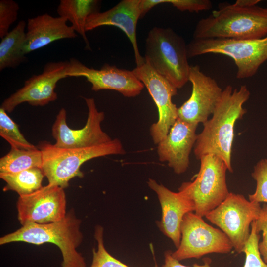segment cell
<instances>
[{
	"label": "cell",
	"mask_w": 267,
	"mask_h": 267,
	"mask_svg": "<svg viewBox=\"0 0 267 267\" xmlns=\"http://www.w3.org/2000/svg\"><path fill=\"white\" fill-rule=\"evenodd\" d=\"M250 95L246 85H242L238 89H233L230 85H228L223 89L212 117L203 124V130L197 134L194 146V153L197 159L206 154L215 155L225 162L230 173L233 172L231 152L234 126L246 113L243 105Z\"/></svg>",
	"instance_id": "obj_1"
},
{
	"label": "cell",
	"mask_w": 267,
	"mask_h": 267,
	"mask_svg": "<svg viewBox=\"0 0 267 267\" xmlns=\"http://www.w3.org/2000/svg\"><path fill=\"white\" fill-rule=\"evenodd\" d=\"M188 58L187 44L173 30L154 27L149 31L145 42L144 59L177 89L189 81L191 65Z\"/></svg>",
	"instance_id": "obj_5"
},
{
	"label": "cell",
	"mask_w": 267,
	"mask_h": 267,
	"mask_svg": "<svg viewBox=\"0 0 267 267\" xmlns=\"http://www.w3.org/2000/svg\"><path fill=\"white\" fill-rule=\"evenodd\" d=\"M259 1L260 0H237L234 3L241 6H250L257 5Z\"/></svg>",
	"instance_id": "obj_32"
},
{
	"label": "cell",
	"mask_w": 267,
	"mask_h": 267,
	"mask_svg": "<svg viewBox=\"0 0 267 267\" xmlns=\"http://www.w3.org/2000/svg\"><path fill=\"white\" fill-rule=\"evenodd\" d=\"M147 184L157 194L161 207V219L157 225L177 248L181 240V223L187 213L194 212V202L184 191L173 192L153 179L149 178Z\"/></svg>",
	"instance_id": "obj_16"
},
{
	"label": "cell",
	"mask_w": 267,
	"mask_h": 267,
	"mask_svg": "<svg viewBox=\"0 0 267 267\" xmlns=\"http://www.w3.org/2000/svg\"><path fill=\"white\" fill-rule=\"evenodd\" d=\"M42 153L38 147L25 149L11 147L0 159V173L14 174L33 168L42 169Z\"/></svg>",
	"instance_id": "obj_22"
},
{
	"label": "cell",
	"mask_w": 267,
	"mask_h": 267,
	"mask_svg": "<svg viewBox=\"0 0 267 267\" xmlns=\"http://www.w3.org/2000/svg\"><path fill=\"white\" fill-rule=\"evenodd\" d=\"M88 109L87 122L80 129L70 128L66 122V110L62 108L57 114L52 127V135L56 147L75 148L90 147L110 141L112 139L101 128L105 115L99 111L94 98H84Z\"/></svg>",
	"instance_id": "obj_12"
},
{
	"label": "cell",
	"mask_w": 267,
	"mask_h": 267,
	"mask_svg": "<svg viewBox=\"0 0 267 267\" xmlns=\"http://www.w3.org/2000/svg\"><path fill=\"white\" fill-rule=\"evenodd\" d=\"M69 61L67 76L86 78L91 84L93 91L113 90L125 97H132L139 95L144 87L132 70L118 68L107 64L96 69L87 67L76 58H71Z\"/></svg>",
	"instance_id": "obj_15"
},
{
	"label": "cell",
	"mask_w": 267,
	"mask_h": 267,
	"mask_svg": "<svg viewBox=\"0 0 267 267\" xmlns=\"http://www.w3.org/2000/svg\"><path fill=\"white\" fill-rule=\"evenodd\" d=\"M27 24L22 20L1 39L0 43V71L16 68L26 61Z\"/></svg>",
	"instance_id": "obj_20"
},
{
	"label": "cell",
	"mask_w": 267,
	"mask_h": 267,
	"mask_svg": "<svg viewBox=\"0 0 267 267\" xmlns=\"http://www.w3.org/2000/svg\"><path fill=\"white\" fill-rule=\"evenodd\" d=\"M37 147L42 153V170L48 184L64 189L69 186L72 178L83 177L80 168L85 162L97 157L125 153L122 143L118 138L98 145L75 148H59L43 141Z\"/></svg>",
	"instance_id": "obj_4"
},
{
	"label": "cell",
	"mask_w": 267,
	"mask_h": 267,
	"mask_svg": "<svg viewBox=\"0 0 267 267\" xmlns=\"http://www.w3.org/2000/svg\"><path fill=\"white\" fill-rule=\"evenodd\" d=\"M67 20L62 17H53L47 13L29 18L27 23L26 54L45 46L62 39L77 36Z\"/></svg>",
	"instance_id": "obj_19"
},
{
	"label": "cell",
	"mask_w": 267,
	"mask_h": 267,
	"mask_svg": "<svg viewBox=\"0 0 267 267\" xmlns=\"http://www.w3.org/2000/svg\"><path fill=\"white\" fill-rule=\"evenodd\" d=\"M188 58L206 54H219L232 59L236 78L252 77L267 60V36L257 39H193L187 44Z\"/></svg>",
	"instance_id": "obj_6"
},
{
	"label": "cell",
	"mask_w": 267,
	"mask_h": 267,
	"mask_svg": "<svg viewBox=\"0 0 267 267\" xmlns=\"http://www.w3.org/2000/svg\"><path fill=\"white\" fill-rule=\"evenodd\" d=\"M189 81L192 84L190 97L178 108V118L195 125L203 124L212 115L223 89L216 81L205 74L198 65L190 66Z\"/></svg>",
	"instance_id": "obj_14"
},
{
	"label": "cell",
	"mask_w": 267,
	"mask_h": 267,
	"mask_svg": "<svg viewBox=\"0 0 267 267\" xmlns=\"http://www.w3.org/2000/svg\"><path fill=\"white\" fill-rule=\"evenodd\" d=\"M255 222L257 232H262V240L259 243V250L263 260L267 264V204L261 207L259 216Z\"/></svg>",
	"instance_id": "obj_30"
},
{
	"label": "cell",
	"mask_w": 267,
	"mask_h": 267,
	"mask_svg": "<svg viewBox=\"0 0 267 267\" xmlns=\"http://www.w3.org/2000/svg\"><path fill=\"white\" fill-rule=\"evenodd\" d=\"M44 175L41 168H33L14 174L0 173L6 185L3 191L12 190L19 196L32 193L40 189Z\"/></svg>",
	"instance_id": "obj_23"
},
{
	"label": "cell",
	"mask_w": 267,
	"mask_h": 267,
	"mask_svg": "<svg viewBox=\"0 0 267 267\" xmlns=\"http://www.w3.org/2000/svg\"><path fill=\"white\" fill-rule=\"evenodd\" d=\"M200 166L192 181L184 182L178 189L185 192L193 200L194 213L203 217L218 207L229 194L226 180L228 170L225 162L214 154L199 159Z\"/></svg>",
	"instance_id": "obj_7"
},
{
	"label": "cell",
	"mask_w": 267,
	"mask_h": 267,
	"mask_svg": "<svg viewBox=\"0 0 267 267\" xmlns=\"http://www.w3.org/2000/svg\"><path fill=\"white\" fill-rule=\"evenodd\" d=\"M66 209L64 188L49 184L30 194L19 196L17 202L18 219L22 225L59 221L66 216Z\"/></svg>",
	"instance_id": "obj_13"
},
{
	"label": "cell",
	"mask_w": 267,
	"mask_h": 267,
	"mask_svg": "<svg viewBox=\"0 0 267 267\" xmlns=\"http://www.w3.org/2000/svg\"><path fill=\"white\" fill-rule=\"evenodd\" d=\"M94 237L97 243V250H92V261L90 267H130L111 255L105 248L103 228L97 226ZM154 267H159L155 265Z\"/></svg>",
	"instance_id": "obj_26"
},
{
	"label": "cell",
	"mask_w": 267,
	"mask_h": 267,
	"mask_svg": "<svg viewBox=\"0 0 267 267\" xmlns=\"http://www.w3.org/2000/svg\"><path fill=\"white\" fill-rule=\"evenodd\" d=\"M197 125L178 118L166 136L157 144L160 162H166L177 174L184 173L189 164V156L195 144Z\"/></svg>",
	"instance_id": "obj_17"
},
{
	"label": "cell",
	"mask_w": 267,
	"mask_h": 267,
	"mask_svg": "<svg viewBox=\"0 0 267 267\" xmlns=\"http://www.w3.org/2000/svg\"><path fill=\"white\" fill-rule=\"evenodd\" d=\"M81 223L72 210L59 221L45 224L27 223L15 231L1 237L0 245L15 242L37 245L53 243L61 252V267H86L84 257L77 250L83 240Z\"/></svg>",
	"instance_id": "obj_3"
},
{
	"label": "cell",
	"mask_w": 267,
	"mask_h": 267,
	"mask_svg": "<svg viewBox=\"0 0 267 267\" xmlns=\"http://www.w3.org/2000/svg\"><path fill=\"white\" fill-rule=\"evenodd\" d=\"M132 71L146 88L157 107L158 121L150 128L153 141L157 145L166 136L178 118V108L172 99L177 94L178 89L145 60Z\"/></svg>",
	"instance_id": "obj_10"
},
{
	"label": "cell",
	"mask_w": 267,
	"mask_h": 267,
	"mask_svg": "<svg viewBox=\"0 0 267 267\" xmlns=\"http://www.w3.org/2000/svg\"><path fill=\"white\" fill-rule=\"evenodd\" d=\"M261 209L259 203L250 201L242 194L230 192L205 217L226 235L234 250L240 254L243 253L250 235L251 224L258 219Z\"/></svg>",
	"instance_id": "obj_8"
},
{
	"label": "cell",
	"mask_w": 267,
	"mask_h": 267,
	"mask_svg": "<svg viewBox=\"0 0 267 267\" xmlns=\"http://www.w3.org/2000/svg\"><path fill=\"white\" fill-rule=\"evenodd\" d=\"M19 10L18 4L12 0L0 1V38L9 32L11 25L17 20Z\"/></svg>",
	"instance_id": "obj_29"
},
{
	"label": "cell",
	"mask_w": 267,
	"mask_h": 267,
	"mask_svg": "<svg viewBox=\"0 0 267 267\" xmlns=\"http://www.w3.org/2000/svg\"><path fill=\"white\" fill-rule=\"evenodd\" d=\"M141 0H123L112 8L91 14L87 19L86 31L102 26H113L122 30L131 42L134 51L136 66L145 61L140 54L136 38L137 21L141 18Z\"/></svg>",
	"instance_id": "obj_18"
},
{
	"label": "cell",
	"mask_w": 267,
	"mask_h": 267,
	"mask_svg": "<svg viewBox=\"0 0 267 267\" xmlns=\"http://www.w3.org/2000/svg\"><path fill=\"white\" fill-rule=\"evenodd\" d=\"M267 36V8L222 3L198 22L193 39H257Z\"/></svg>",
	"instance_id": "obj_2"
},
{
	"label": "cell",
	"mask_w": 267,
	"mask_h": 267,
	"mask_svg": "<svg viewBox=\"0 0 267 267\" xmlns=\"http://www.w3.org/2000/svg\"><path fill=\"white\" fill-rule=\"evenodd\" d=\"M70 65L69 60L47 63L42 73L26 80L22 88L2 102L0 108L11 113L24 102L33 106H43L55 101L56 86L59 80L68 77Z\"/></svg>",
	"instance_id": "obj_11"
},
{
	"label": "cell",
	"mask_w": 267,
	"mask_h": 267,
	"mask_svg": "<svg viewBox=\"0 0 267 267\" xmlns=\"http://www.w3.org/2000/svg\"><path fill=\"white\" fill-rule=\"evenodd\" d=\"M172 252L171 250H168L165 252L164 264L162 267H212L210 265L211 260L208 258H204L203 265L195 264L191 267L184 265L172 256Z\"/></svg>",
	"instance_id": "obj_31"
},
{
	"label": "cell",
	"mask_w": 267,
	"mask_h": 267,
	"mask_svg": "<svg viewBox=\"0 0 267 267\" xmlns=\"http://www.w3.org/2000/svg\"><path fill=\"white\" fill-rule=\"evenodd\" d=\"M181 240L172 256L180 261L196 258L211 253L227 254L232 244L221 229L208 224L194 212L187 213L180 226Z\"/></svg>",
	"instance_id": "obj_9"
},
{
	"label": "cell",
	"mask_w": 267,
	"mask_h": 267,
	"mask_svg": "<svg viewBox=\"0 0 267 267\" xmlns=\"http://www.w3.org/2000/svg\"><path fill=\"white\" fill-rule=\"evenodd\" d=\"M0 108V135L7 141L11 147L32 149L37 148L28 142L20 132L18 125Z\"/></svg>",
	"instance_id": "obj_24"
},
{
	"label": "cell",
	"mask_w": 267,
	"mask_h": 267,
	"mask_svg": "<svg viewBox=\"0 0 267 267\" xmlns=\"http://www.w3.org/2000/svg\"><path fill=\"white\" fill-rule=\"evenodd\" d=\"M99 4L100 1L97 0H61L57 8L59 16L69 21L75 31L82 36L88 49L90 47L85 25L91 14L99 12Z\"/></svg>",
	"instance_id": "obj_21"
},
{
	"label": "cell",
	"mask_w": 267,
	"mask_h": 267,
	"mask_svg": "<svg viewBox=\"0 0 267 267\" xmlns=\"http://www.w3.org/2000/svg\"><path fill=\"white\" fill-rule=\"evenodd\" d=\"M251 176L256 187L254 193L249 195V200L267 203V159H262L257 163Z\"/></svg>",
	"instance_id": "obj_27"
},
{
	"label": "cell",
	"mask_w": 267,
	"mask_h": 267,
	"mask_svg": "<svg viewBox=\"0 0 267 267\" xmlns=\"http://www.w3.org/2000/svg\"><path fill=\"white\" fill-rule=\"evenodd\" d=\"M162 3H170L181 11L191 12L209 10L212 8V3L209 0H141V18L151 8Z\"/></svg>",
	"instance_id": "obj_25"
},
{
	"label": "cell",
	"mask_w": 267,
	"mask_h": 267,
	"mask_svg": "<svg viewBox=\"0 0 267 267\" xmlns=\"http://www.w3.org/2000/svg\"><path fill=\"white\" fill-rule=\"evenodd\" d=\"M255 221L251 224L250 235L243 250L246 255L243 267H267V264L263 260L259 250L260 235L256 230Z\"/></svg>",
	"instance_id": "obj_28"
}]
</instances>
